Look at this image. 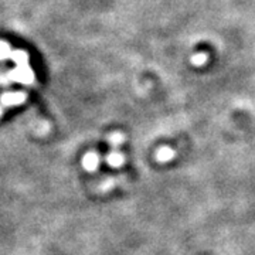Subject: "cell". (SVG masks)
Segmentation results:
<instances>
[{"label": "cell", "instance_id": "6da1fadb", "mask_svg": "<svg viewBox=\"0 0 255 255\" xmlns=\"http://www.w3.org/2000/svg\"><path fill=\"white\" fill-rule=\"evenodd\" d=\"M174 155H176V152L169 146H163L156 152V157H157L159 162H170L174 157Z\"/></svg>", "mask_w": 255, "mask_h": 255}, {"label": "cell", "instance_id": "7a4b0ae2", "mask_svg": "<svg viewBox=\"0 0 255 255\" xmlns=\"http://www.w3.org/2000/svg\"><path fill=\"white\" fill-rule=\"evenodd\" d=\"M207 63V54L206 53H197L191 57V64L196 65V67H201Z\"/></svg>", "mask_w": 255, "mask_h": 255}, {"label": "cell", "instance_id": "3957f363", "mask_svg": "<svg viewBox=\"0 0 255 255\" xmlns=\"http://www.w3.org/2000/svg\"><path fill=\"white\" fill-rule=\"evenodd\" d=\"M108 162H110L112 166H119V164L124 163V156L118 155V153H112L110 156V159H108Z\"/></svg>", "mask_w": 255, "mask_h": 255}]
</instances>
